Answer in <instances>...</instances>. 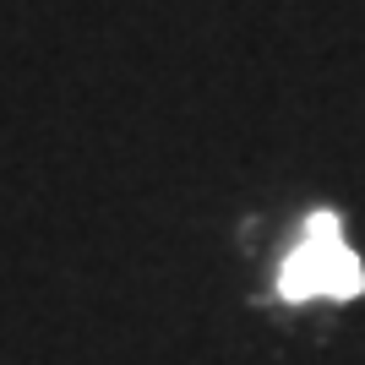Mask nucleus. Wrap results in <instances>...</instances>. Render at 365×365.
<instances>
[{
  "instance_id": "1",
  "label": "nucleus",
  "mask_w": 365,
  "mask_h": 365,
  "mask_svg": "<svg viewBox=\"0 0 365 365\" xmlns=\"http://www.w3.org/2000/svg\"><path fill=\"white\" fill-rule=\"evenodd\" d=\"M360 278H354V262L344 257V245L338 235H317L311 251L294 262V278H289V294H327V289H354Z\"/></svg>"
}]
</instances>
